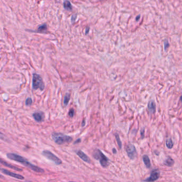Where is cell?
Segmentation results:
<instances>
[{
	"instance_id": "cell-1",
	"label": "cell",
	"mask_w": 182,
	"mask_h": 182,
	"mask_svg": "<svg viewBox=\"0 0 182 182\" xmlns=\"http://www.w3.org/2000/svg\"><path fill=\"white\" fill-rule=\"evenodd\" d=\"M6 155L8 159L22 164L35 172L38 173H43L44 172L43 169L30 163V161H28L26 158L21 155L14 153H7Z\"/></svg>"
},
{
	"instance_id": "cell-2",
	"label": "cell",
	"mask_w": 182,
	"mask_h": 182,
	"mask_svg": "<svg viewBox=\"0 0 182 182\" xmlns=\"http://www.w3.org/2000/svg\"><path fill=\"white\" fill-rule=\"evenodd\" d=\"M51 138L54 142L58 145L71 143L73 141V138L71 136L60 133H52Z\"/></svg>"
},
{
	"instance_id": "cell-3",
	"label": "cell",
	"mask_w": 182,
	"mask_h": 182,
	"mask_svg": "<svg viewBox=\"0 0 182 182\" xmlns=\"http://www.w3.org/2000/svg\"><path fill=\"white\" fill-rule=\"evenodd\" d=\"M93 157L96 160L99 161L100 164L103 167H107L110 164V160L99 149H96L94 151Z\"/></svg>"
},
{
	"instance_id": "cell-4",
	"label": "cell",
	"mask_w": 182,
	"mask_h": 182,
	"mask_svg": "<svg viewBox=\"0 0 182 182\" xmlns=\"http://www.w3.org/2000/svg\"><path fill=\"white\" fill-rule=\"evenodd\" d=\"M32 87L33 90H37L39 89L40 91H43L45 87L44 83L42 80V77L39 75L34 73L33 75L32 79Z\"/></svg>"
},
{
	"instance_id": "cell-5",
	"label": "cell",
	"mask_w": 182,
	"mask_h": 182,
	"mask_svg": "<svg viewBox=\"0 0 182 182\" xmlns=\"http://www.w3.org/2000/svg\"><path fill=\"white\" fill-rule=\"evenodd\" d=\"M42 155L48 160H50L55 165H60L62 164V160L49 150H44L42 152Z\"/></svg>"
},
{
	"instance_id": "cell-6",
	"label": "cell",
	"mask_w": 182,
	"mask_h": 182,
	"mask_svg": "<svg viewBox=\"0 0 182 182\" xmlns=\"http://www.w3.org/2000/svg\"><path fill=\"white\" fill-rule=\"evenodd\" d=\"M126 152L127 153L128 157L131 160H134L137 155L135 146L131 144H129L126 146Z\"/></svg>"
},
{
	"instance_id": "cell-7",
	"label": "cell",
	"mask_w": 182,
	"mask_h": 182,
	"mask_svg": "<svg viewBox=\"0 0 182 182\" xmlns=\"http://www.w3.org/2000/svg\"><path fill=\"white\" fill-rule=\"evenodd\" d=\"M160 177V172L157 169L153 170L151 172L150 177H148L146 180H144V182H154L158 180Z\"/></svg>"
},
{
	"instance_id": "cell-8",
	"label": "cell",
	"mask_w": 182,
	"mask_h": 182,
	"mask_svg": "<svg viewBox=\"0 0 182 182\" xmlns=\"http://www.w3.org/2000/svg\"><path fill=\"white\" fill-rule=\"evenodd\" d=\"M1 172H2L3 174H5V175L9 176L10 177H13V178L18 179V180H24V178H25L22 175L16 174L15 172H10L7 170L4 169L3 168H1Z\"/></svg>"
},
{
	"instance_id": "cell-9",
	"label": "cell",
	"mask_w": 182,
	"mask_h": 182,
	"mask_svg": "<svg viewBox=\"0 0 182 182\" xmlns=\"http://www.w3.org/2000/svg\"><path fill=\"white\" fill-rule=\"evenodd\" d=\"M76 155H78L79 157L84 162L87 163H90L91 160L90 159V158L88 157V156L86 154H85L83 151H82L81 150H78L76 152Z\"/></svg>"
},
{
	"instance_id": "cell-10",
	"label": "cell",
	"mask_w": 182,
	"mask_h": 182,
	"mask_svg": "<svg viewBox=\"0 0 182 182\" xmlns=\"http://www.w3.org/2000/svg\"><path fill=\"white\" fill-rule=\"evenodd\" d=\"M1 164L2 165H3V166H4L5 167L9 168H11V169H12L13 170H16V171H18V172H22V169H21V168H20L19 167H16V166H13V165H11V164H9V163H7V162H6L5 161L3 160L2 159L1 160Z\"/></svg>"
},
{
	"instance_id": "cell-11",
	"label": "cell",
	"mask_w": 182,
	"mask_h": 182,
	"mask_svg": "<svg viewBox=\"0 0 182 182\" xmlns=\"http://www.w3.org/2000/svg\"><path fill=\"white\" fill-rule=\"evenodd\" d=\"M33 117L35 121L37 122H41L44 120V113L42 112H37L33 114Z\"/></svg>"
},
{
	"instance_id": "cell-12",
	"label": "cell",
	"mask_w": 182,
	"mask_h": 182,
	"mask_svg": "<svg viewBox=\"0 0 182 182\" xmlns=\"http://www.w3.org/2000/svg\"><path fill=\"white\" fill-rule=\"evenodd\" d=\"M148 110L151 113H155L156 111V105L154 101H151L149 102L148 104Z\"/></svg>"
},
{
	"instance_id": "cell-13",
	"label": "cell",
	"mask_w": 182,
	"mask_h": 182,
	"mask_svg": "<svg viewBox=\"0 0 182 182\" xmlns=\"http://www.w3.org/2000/svg\"><path fill=\"white\" fill-rule=\"evenodd\" d=\"M143 160L144 164L146 166V167L148 168L151 167V164L150 160V158L148 157V155H143Z\"/></svg>"
},
{
	"instance_id": "cell-14",
	"label": "cell",
	"mask_w": 182,
	"mask_h": 182,
	"mask_svg": "<svg viewBox=\"0 0 182 182\" xmlns=\"http://www.w3.org/2000/svg\"><path fill=\"white\" fill-rule=\"evenodd\" d=\"M64 7L65 10L67 11H72V6L71 2L68 0H65L64 2Z\"/></svg>"
},
{
	"instance_id": "cell-15",
	"label": "cell",
	"mask_w": 182,
	"mask_h": 182,
	"mask_svg": "<svg viewBox=\"0 0 182 182\" xmlns=\"http://www.w3.org/2000/svg\"><path fill=\"white\" fill-rule=\"evenodd\" d=\"M174 164V161L172 158L170 157L168 158L164 162V165H166L167 166H169V167L172 166Z\"/></svg>"
},
{
	"instance_id": "cell-16",
	"label": "cell",
	"mask_w": 182,
	"mask_h": 182,
	"mask_svg": "<svg viewBox=\"0 0 182 182\" xmlns=\"http://www.w3.org/2000/svg\"><path fill=\"white\" fill-rule=\"evenodd\" d=\"M47 26L46 24H43L39 26L37 28V30L35 32L44 33L47 30Z\"/></svg>"
},
{
	"instance_id": "cell-17",
	"label": "cell",
	"mask_w": 182,
	"mask_h": 182,
	"mask_svg": "<svg viewBox=\"0 0 182 182\" xmlns=\"http://www.w3.org/2000/svg\"><path fill=\"white\" fill-rule=\"evenodd\" d=\"M70 98H71V96L69 93H66L64 97V101H63L64 107H66L68 105Z\"/></svg>"
},
{
	"instance_id": "cell-18",
	"label": "cell",
	"mask_w": 182,
	"mask_h": 182,
	"mask_svg": "<svg viewBox=\"0 0 182 182\" xmlns=\"http://www.w3.org/2000/svg\"><path fill=\"white\" fill-rule=\"evenodd\" d=\"M166 146H167V147L168 149H172V147H173L174 143H173V142H172V139H171V138H169V139H167V140H166Z\"/></svg>"
},
{
	"instance_id": "cell-19",
	"label": "cell",
	"mask_w": 182,
	"mask_h": 182,
	"mask_svg": "<svg viewBox=\"0 0 182 182\" xmlns=\"http://www.w3.org/2000/svg\"><path fill=\"white\" fill-rule=\"evenodd\" d=\"M115 137H116V142H117V143H118L119 148L120 149H121V148H122V142H121V141L118 134L116 133L115 134Z\"/></svg>"
},
{
	"instance_id": "cell-20",
	"label": "cell",
	"mask_w": 182,
	"mask_h": 182,
	"mask_svg": "<svg viewBox=\"0 0 182 182\" xmlns=\"http://www.w3.org/2000/svg\"><path fill=\"white\" fill-rule=\"evenodd\" d=\"M32 103H33V101H32V98H28L25 102V104H26V106H30L32 104Z\"/></svg>"
},
{
	"instance_id": "cell-21",
	"label": "cell",
	"mask_w": 182,
	"mask_h": 182,
	"mask_svg": "<svg viewBox=\"0 0 182 182\" xmlns=\"http://www.w3.org/2000/svg\"><path fill=\"white\" fill-rule=\"evenodd\" d=\"M69 115L70 117L72 118L74 115V110L73 109H71L69 111Z\"/></svg>"
},
{
	"instance_id": "cell-22",
	"label": "cell",
	"mask_w": 182,
	"mask_h": 182,
	"mask_svg": "<svg viewBox=\"0 0 182 182\" xmlns=\"http://www.w3.org/2000/svg\"><path fill=\"white\" fill-rule=\"evenodd\" d=\"M164 47H165V50H167L168 48L169 47V44L167 40H166L165 42H164Z\"/></svg>"
},
{
	"instance_id": "cell-23",
	"label": "cell",
	"mask_w": 182,
	"mask_h": 182,
	"mask_svg": "<svg viewBox=\"0 0 182 182\" xmlns=\"http://www.w3.org/2000/svg\"><path fill=\"white\" fill-rule=\"evenodd\" d=\"M76 19V15H74L72 16V17L71 18V21L72 22H74L75 21V20Z\"/></svg>"
},
{
	"instance_id": "cell-24",
	"label": "cell",
	"mask_w": 182,
	"mask_h": 182,
	"mask_svg": "<svg viewBox=\"0 0 182 182\" xmlns=\"http://www.w3.org/2000/svg\"><path fill=\"white\" fill-rule=\"evenodd\" d=\"M81 142V140L80 139V138H79V139H78L77 140L75 141V142H74V144H78V143H80Z\"/></svg>"
},
{
	"instance_id": "cell-25",
	"label": "cell",
	"mask_w": 182,
	"mask_h": 182,
	"mask_svg": "<svg viewBox=\"0 0 182 182\" xmlns=\"http://www.w3.org/2000/svg\"><path fill=\"white\" fill-rule=\"evenodd\" d=\"M140 133H141V136H142V138H144V129H143L142 130H141V132H140Z\"/></svg>"
},
{
	"instance_id": "cell-26",
	"label": "cell",
	"mask_w": 182,
	"mask_h": 182,
	"mask_svg": "<svg viewBox=\"0 0 182 182\" xmlns=\"http://www.w3.org/2000/svg\"><path fill=\"white\" fill-rule=\"evenodd\" d=\"M89 32V28L88 27V28H87L86 30V34H88Z\"/></svg>"
},
{
	"instance_id": "cell-27",
	"label": "cell",
	"mask_w": 182,
	"mask_h": 182,
	"mask_svg": "<svg viewBox=\"0 0 182 182\" xmlns=\"http://www.w3.org/2000/svg\"><path fill=\"white\" fill-rule=\"evenodd\" d=\"M85 125H86V121L84 120L83 121H82V126H83V127H84V126Z\"/></svg>"
},
{
	"instance_id": "cell-28",
	"label": "cell",
	"mask_w": 182,
	"mask_h": 182,
	"mask_svg": "<svg viewBox=\"0 0 182 182\" xmlns=\"http://www.w3.org/2000/svg\"><path fill=\"white\" fill-rule=\"evenodd\" d=\"M113 152L114 153H116V149H114V148L113 149Z\"/></svg>"
},
{
	"instance_id": "cell-29",
	"label": "cell",
	"mask_w": 182,
	"mask_h": 182,
	"mask_svg": "<svg viewBox=\"0 0 182 182\" xmlns=\"http://www.w3.org/2000/svg\"><path fill=\"white\" fill-rule=\"evenodd\" d=\"M181 101H182V96H181Z\"/></svg>"
},
{
	"instance_id": "cell-30",
	"label": "cell",
	"mask_w": 182,
	"mask_h": 182,
	"mask_svg": "<svg viewBox=\"0 0 182 182\" xmlns=\"http://www.w3.org/2000/svg\"><path fill=\"white\" fill-rule=\"evenodd\" d=\"M31 182V181H26V182Z\"/></svg>"
},
{
	"instance_id": "cell-31",
	"label": "cell",
	"mask_w": 182,
	"mask_h": 182,
	"mask_svg": "<svg viewBox=\"0 0 182 182\" xmlns=\"http://www.w3.org/2000/svg\"></svg>"
}]
</instances>
